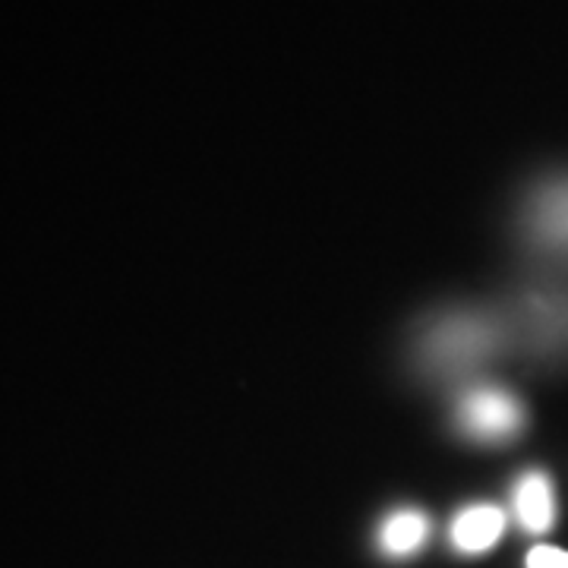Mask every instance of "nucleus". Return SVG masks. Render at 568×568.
Here are the masks:
<instances>
[{
    "instance_id": "obj_5",
    "label": "nucleus",
    "mask_w": 568,
    "mask_h": 568,
    "mask_svg": "<svg viewBox=\"0 0 568 568\" xmlns=\"http://www.w3.org/2000/svg\"><path fill=\"white\" fill-rule=\"evenodd\" d=\"M429 537V518L417 508H398L392 511L383 528H379V547L392 559H405L414 556L417 549L424 547Z\"/></svg>"
},
{
    "instance_id": "obj_7",
    "label": "nucleus",
    "mask_w": 568,
    "mask_h": 568,
    "mask_svg": "<svg viewBox=\"0 0 568 568\" xmlns=\"http://www.w3.org/2000/svg\"><path fill=\"white\" fill-rule=\"evenodd\" d=\"M528 568H568V549L549 547V544H540L528 552L525 559Z\"/></svg>"
},
{
    "instance_id": "obj_4",
    "label": "nucleus",
    "mask_w": 568,
    "mask_h": 568,
    "mask_svg": "<svg viewBox=\"0 0 568 568\" xmlns=\"http://www.w3.org/2000/svg\"><path fill=\"white\" fill-rule=\"evenodd\" d=\"M515 518L528 534H547L556 521V496L544 470H528L511 496Z\"/></svg>"
},
{
    "instance_id": "obj_1",
    "label": "nucleus",
    "mask_w": 568,
    "mask_h": 568,
    "mask_svg": "<svg viewBox=\"0 0 568 568\" xmlns=\"http://www.w3.org/2000/svg\"><path fill=\"white\" fill-rule=\"evenodd\" d=\"M458 420L470 436L484 443H499L515 436L525 424L521 402L499 386H474L467 388L458 402Z\"/></svg>"
},
{
    "instance_id": "obj_3",
    "label": "nucleus",
    "mask_w": 568,
    "mask_h": 568,
    "mask_svg": "<svg viewBox=\"0 0 568 568\" xmlns=\"http://www.w3.org/2000/svg\"><path fill=\"white\" fill-rule=\"evenodd\" d=\"M506 525L508 518L503 508L493 506V503H477V506H467L465 511L455 515L448 537H452V547L458 552L480 556V552H487L503 540Z\"/></svg>"
},
{
    "instance_id": "obj_2",
    "label": "nucleus",
    "mask_w": 568,
    "mask_h": 568,
    "mask_svg": "<svg viewBox=\"0 0 568 568\" xmlns=\"http://www.w3.org/2000/svg\"><path fill=\"white\" fill-rule=\"evenodd\" d=\"M493 345V332L484 320L477 316H448L446 323H439L429 335V357L443 366H467L480 361Z\"/></svg>"
},
{
    "instance_id": "obj_6",
    "label": "nucleus",
    "mask_w": 568,
    "mask_h": 568,
    "mask_svg": "<svg viewBox=\"0 0 568 568\" xmlns=\"http://www.w3.org/2000/svg\"><path fill=\"white\" fill-rule=\"evenodd\" d=\"M534 215H537V231L544 237L568 244V186H552V190H547L537 200Z\"/></svg>"
}]
</instances>
